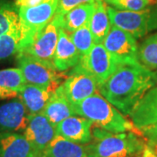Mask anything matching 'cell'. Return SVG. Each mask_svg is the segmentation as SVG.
Returning <instances> with one entry per match:
<instances>
[{"label":"cell","instance_id":"8992f818","mask_svg":"<svg viewBox=\"0 0 157 157\" xmlns=\"http://www.w3.org/2000/svg\"><path fill=\"white\" fill-rule=\"evenodd\" d=\"M61 28H63V16L55 14L52 21L20 52L43 61L52 63Z\"/></svg>","mask_w":157,"mask_h":157},{"label":"cell","instance_id":"f546056e","mask_svg":"<svg viewBox=\"0 0 157 157\" xmlns=\"http://www.w3.org/2000/svg\"><path fill=\"white\" fill-rule=\"evenodd\" d=\"M51 0H15V5L17 8L19 7H33L49 2Z\"/></svg>","mask_w":157,"mask_h":157},{"label":"cell","instance_id":"484cf974","mask_svg":"<svg viewBox=\"0 0 157 157\" xmlns=\"http://www.w3.org/2000/svg\"><path fill=\"white\" fill-rule=\"evenodd\" d=\"M20 28L17 9L5 3H0V36Z\"/></svg>","mask_w":157,"mask_h":157},{"label":"cell","instance_id":"d6a6232c","mask_svg":"<svg viewBox=\"0 0 157 157\" xmlns=\"http://www.w3.org/2000/svg\"><path fill=\"white\" fill-rule=\"evenodd\" d=\"M155 80H156V84H157V71H156V73H155Z\"/></svg>","mask_w":157,"mask_h":157},{"label":"cell","instance_id":"4fadbf2b","mask_svg":"<svg viewBox=\"0 0 157 157\" xmlns=\"http://www.w3.org/2000/svg\"><path fill=\"white\" fill-rule=\"evenodd\" d=\"M93 125L86 118L72 115L57 125L56 134L76 143L88 144L93 140Z\"/></svg>","mask_w":157,"mask_h":157},{"label":"cell","instance_id":"4316f807","mask_svg":"<svg viewBox=\"0 0 157 157\" xmlns=\"http://www.w3.org/2000/svg\"><path fill=\"white\" fill-rule=\"evenodd\" d=\"M107 5L123 11H142L147 9L156 0H103Z\"/></svg>","mask_w":157,"mask_h":157},{"label":"cell","instance_id":"d6986e66","mask_svg":"<svg viewBox=\"0 0 157 157\" xmlns=\"http://www.w3.org/2000/svg\"><path fill=\"white\" fill-rule=\"evenodd\" d=\"M44 157H87L86 147L56 135L41 154Z\"/></svg>","mask_w":157,"mask_h":157},{"label":"cell","instance_id":"ac0fdd59","mask_svg":"<svg viewBox=\"0 0 157 157\" xmlns=\"http://www.w3.org/2000/svg\"><path fill=\"white\" fill-rule=\"evenodd\" d=\"M32 147L20 133L0 134V157H30Z\"/></svg>","mask_w":157,"mask_h":157},{"label":"cell","instance_id":"4dcf8cb0","mask_svg":"<svg viewBox=\"0 0 157 157\" xmlns=\"http://www.w3.org/2000/svg\"><path fill=\"white\" fill-rule=\"evenodd\" d=\"M141 157H157V153L152 147L146 145L142 151Z\"/></svg>","mask_w":157,"mask_h":157},{"label":"cell","instance_id":"30bf717a","mask_svg":"<svg viewBox=\"0 0 157 157\" xmlns=\"http://www.w3.org/2000/svg\"><path fill=\"white\" fill-rule=\"evenodd\" d=\"M79 63L96 79L98 86L111 76L118 67V63L107 52L103 43H96L88 54Z\"/></svg>","mask_w":157,"mask_h":157},{"label":"cell","instance_id":"603a6c76","mask_svg":"<svg viewBox=\"0 0 157 157\" xmlns=\"http://www.w3.org/2000/svg\"><path fill=\"white\" fill-rule=\"evenodd\" d=\"M138 60L150 71L157 70V33L147 38L138 48Z\"/></svg>","mask_w":157,"mask_h":157},{"label":"cell","instance_id":"52a82bcc","mask_svg":"<svg viewBox=\"0 0 157 157\" xmlns=\"http://www.w3.org/2000/svg\"><path fill=\"white\" fill-rule=\"evenodd\" d=\"M62 86L65 94L72 106L99 93L96 79L80 63L72 68Z\"/></svg>","mask_w":157,"mask_h":157},{"label":"cell","instance_id":"7a4b0ae2","mask_svg":"<svg viewBox=\"0 0 157 157\" xmlns=\"http://www.w3.org/2000/svg\"><path fill=\"white\" fill-rule=\"evenodd\" d=\"M93 140L86 144L87 157H135L142 153L145 142L135 132L110 133L96 127Z\"/></svg>","mask_w":157,"mask_h":157},{"label":"cell","instance_id":"2e32d148","mask_svg":"<svg viewBox=\"0 0 157 157\" xmlns=\"http://www.w3.org/2000/svg\"><path fill=\"white\" fill-rule=\"evenodd\" d=\"M53 92L48 88L26 83L20 91L18 99L22 101L29 114H36L44 112Z\"/></svg>","mask_w":157,"mask_h":157},{"label":"cell","instance_id":"5b68a950","mask_svg":"<svg viewBox=\"0 0 157 157\" xmlns=\"http://www.w3.org/2000/svg\"><path fill=\"white\" fill-rule=\"evenodd\" d=\"M58 3L59 0H51L37 6L17 8L22 33L19 52L52 21L56 14Z\"/></svg>","mask_w":157,"mask_h":157},{"label":"cell","instance_id":"d4e9b609","mask_svg":"<svg viewBox=\"0 0 157 157\" xmlns=\"http://www.w3.org/2000/svg\"><path fill=\"white\" fill-rule=\"evenodd\" d=\"M70 38L78 50L80 59L86 56L94 44H96L89 28V24L71 33Z\"/></svg>","mask_w":157,"mask_h":157},{"label":"cell","instance_id":"9a60e30c","mask_svg":"<svg viewBox=\"0 0 157 157\" xmlns=\"http://www.w3.org/2000/svg\"><path fill=\"white\" fill-rule=\"evenodd\" d=\"M129 116L135 128L139 130L157 124V86L152 87L142 97Z\"/></svg>","mask_w":157,"mask_h":157},{"label":"cell","instance_id":"836d02e7","mask_svg":"<svg viewBox=\"0 0 157 157\" xmlns=\"http://www.w3.org/2000/svg\"><path fill=\"white\" fill-rule=\"evenodd\" d=\"M154 149H155V152L157 153V146L155 147H154Z\"/></svg>","mask_w":157,"mask_h":157},{"label":"cell","instance_id":"7402d4cb","mask_svg":"<svg viewBox=\"0 0 157 157\" xmlns=\"http://www.w3.org/2000/svg\"><path fill=\"white\" fill-rule=\"evenodd\" d=\"M95 3L83 4L73 8L63 16V29L73 33L80 27L88 25L95 8Z\"/></svg>","mask_w":157,"mask_h":157},{"label":"cell","instance_id":"e0dca14e","mask_svg":"<svg viewBox=\"0 0 157 157\" xmlns=\"http://www.w3.org/2000/svg\"><path fill=\"white\" fill-rule=\"evenodd\" d=\"M43 113L54 127L63 120L75 114L71 103L65 94L62 84L53 92Z\"/></svg>","mask_w":157,"mask_h":157},{"label":"cell","instance_id":"7c38bea8","mask_svg":"<svg viewBox=\"0 0 157 157\" xmlns=\"http://www.w3.org/2000/svg\"><path fill=\"white\" fill-rule=\"evenodd\" d=\"M29 113L19 99L0 106V134L22 133L29 122Z\"/></svg>","mask_w":157,"mask_h":157},{"label":"cell","instance_id":"ffe728a7","mask_svg":"<svg viewBox=\"0 0 157 157\" xmlns=\"http://www.w3.org/2000/svg\"><path fill=\"white\" fill-rule=\"evenodd\" d=\"M26 84L20 68L0 70V100L18 97L23 86Z\"/></svg>","mask_w":157,"mask_h":157},{"label":"cell","instance_id":"5bb4252c","mask_svg":"<svg viewBox=\"0 0 157 157\" xmlns=\"http://www.w3.org/2000/svg\"><path fill=\"white\" fill-rule=\"evenodd\" d=\"M80 61V55L70 38V34L61 28L59 33L52 63L57 70L64 73L77 66Z\"/></svg>","mask_w":157,"mask_h":157},{"label":"cell","instance_id":"f1b7e54d","mask_svg":"<svg viewBox=\"0 0 157 157\" xmlns=\"http://www.w3.org/2000/svg\"><path fill=\"white\" fill-rule=\"evenodd\" d=\"M142 135L147 140V145L153 148L157 146V124L140 129Z\"/></svg>","mask_w":157,"mask_h":157},{"label":"cell","instance_id":"8fae6325","mask_svg":"<svg viewBox=\"0 0 157 157\" xmlns=\"http://www.w3.org/2000/svg\"><path fill=\"white\" fill-rule=\"evenodd\" d=\"M23 135L32 147L34 154L41 155L56 136V127L51 123L43 113L30 114L28 125Z\"/></svg>","mask_w":157,"mask_h":157},{"label":"cell","instance_id":"1f68e13d","mask_svg":"<svg viewBox=\"0 0 157 157\" xmlns=\"http://www.w3.org/2000/svg\"><path fill=\"white\" fill-rule=\"evenodd\" d=\"M30 157H44V156H43L42 155H39V154H34V153H33Z\"/></svg>","mask_w":157,"mask_h":157},{"label":"cell","instance_id":"277c9868","mask_svg":"<svg viewBox=\"0 0 157 157\" xmlns=\"http://www.w3.org/2000/svg\"><path fill=\"white\" fill-rule=\"evenodd\" d=\"M17 59L18 68L22 71L27 84L55 91L67 78L66 74L59 72L50 62L40 60L23 52L17 53Z\"/></svg>","mask_w":157,"mask_h":157},{"label":"cell","instance_id":"83f0119b","mask_svg":"<svg viewBox=\"0 0 157 157\" xmlns=\"http://www.w3.org/2000/svg\"><path fill=\"white\" fill-rule=\"evenodd\" d=\"M96 0H59L58 7H57L56 14L64 16L68 11H71L76 6L88 4V3H95Z\"/></svg>","mask_w":157,"mask_h":157},{"label":"cell","instance_id":"3957f363","mask_svg":"<svg viewBox=\"0 0 157 157\" xmlns=\"http://www.w3.org/2000/svg\"><path fill=\"white\" fill-rule=\"evenodd\" d=\"M72 107L75 114L88 119L96 127L110 133L135 132L136 128L100 93H96Z\"/></svg>","mask_w":157,"mask_h":157},{"label":"cell","instance_id":"e575fe53","mask_svg":"<svg viewBox=\"0 0 157 157\" xmlns=\"http://www.w3.org/2000/svg\"><path fill=\"white\" fill-rule=\"evenodd\" d=\"M156 1H157V0H156Z\"/></svg>","mask_w":157,"mask_h":157},{"label":"cell","instance_id":"ba28073f","mask_svg":"<svg viewBox=\"0 0 157 157\" xmlns=\"http://www.w3.org/2000/svg\"><path fill=\"white\" fill-rule=\"evenodd\" d=\"M103 45L118 65L139 62L137 41L128 32L113 25L103 41Z\"/></svg>","mask_w":157,"mask_h":157},{"label":"cell","instance_id":"6da1fadb","mask_svg":"<svg viewBox=\"0 0 157 157\" xmlns=\"http://www.w3.org/2000/svg\"><path fill=\"white\" fill-rule=\"evenodd\" d=\"M155 84V73L140 62L119 64L111 76L99 86V93L121 113L129 115Z\"/></svg>","mask_w":157,"mask_h":157},{"label":"cell","instance_id":"44dd1931","mask_svg":"<svg viewBox=\"0 0 157 157\" xmlns=\"http://www.w3.org/2000/svg\"><path fill=\"white\" fill-rule=\"evenodd\" d=\"M111 25L107 4L103 0H96L95 8L89 22V28L95 43H103L111 29Z\"/></svg>","mask_w":157,"mask_h":157},{"label":"cell","instance_id":"9c48e42d","mask_svg":"<svg viewBox=\"0 0 157 157\" xmlns=\"http://www.w3.org/2000/svg\"><path fill=\"white\" fill-rule=\"evenodd\" d=\"M107 13L112 25L139 39L146 35L151 23V14L148 9L142 11H123L107 6Z\"/></svg>","mask_w":157,"mask_h":157},{"label":"cell","instance_id":"cb8c5ba5","mask_svg":"<svg viewBox=\"0 0 157 157\" xmlns=\"http://www.w3.org/2000/svg\"><path fill=\"white\" fill-rule=\"evenodd\" d=\"M22 41L21 28L13 30L0 36V60L17 54Z\"/></svg>","mask_w":157,"mask_h":157}]
</instances>
